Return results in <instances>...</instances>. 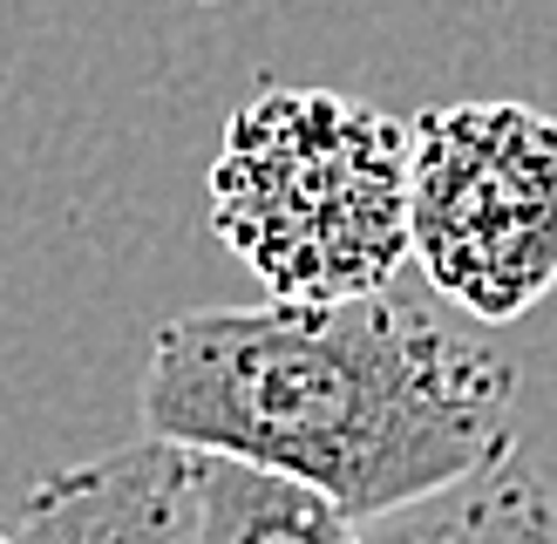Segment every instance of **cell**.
<instances>
[{
    "mask_svg": "<svg viewBox=\"0 0 557 544\" xmlns=\"http://www.w3.org/2000/svg\"><path fill=\"white\" fill-rule=\"evenodd\" d=\"M144 435L252 462L368 524L510 449L517 368L401 293L198 307L157 326Z\"/></svg>",
    "mask_w": 557,
    "mask_h": 544,
    "instance_id": "obj_1",
    "label": "cell"
},
{
    "mask_svg": "<svg viewBox=\"0 0 557 544\" xmlns=\"http://www.w3.org/2000/svg\"><path fill=\"white\" fill-rule=\"evenodd\" d=\"M211 232L265 299L387 293L408 245V123L347 89H259L211 157Z\"/></svg>",
    "mask_w": 557,
    "mask_h": 544,
    "instance_id": "obj_2",
    "label": "cell"
},
{
    "mask_svg": "<svg viewBox=\"0 0 557 544\" xmlns=\"http://www.w3.org/2000/svg\"><path fill=\"white\" fill-rule=\"evenodd\" d=\"M408 245L429 286L483 326L557 293V116L435 102L408 123Z\"/></svg>",
    "mask_w": 557,
    "mask_h": 544,
    "instance_id": "obj_3",
    "label": "cell"
},
{
    "mask_svg": "<svg viewBox=\"0 0 557 544\" xmlns=\"http://www.w3.org/2000/svg\"><path fill=\"white\" fill-rule=\"evenodd\" d=\"M21 544H198V449L123 443L48 470L21 504Z\"/></svg>",
    "mask_w": 557,
    "mask_h": 544,
    "instance_id": "obj_4",
    "label": "cell"
},
{
    "mask_svg": "<svg viewBox=\"0 0 557 544\" xmlns=\"http://www.w3.org/2000/svg\"><path fill=\"white\" fill-rule=\"evenodd\" d=\"M360 544H557V490L510 443L469 477L368 517Z\"/></svg>",
    "mask_w": 557,
    "mask_h": 544,
    "instance_id": "obj_5",
    "label": "cell"
},
{
    "mask_svg": "<svg viewBox=\"0 0 557 544\" xmlns=\"http://www.w3.org/2000/svg\"><path fill=\"white\" fill-rule=\"evenodd\" d=\"M198 544H360V524L293 477L198 456Z\"/></svg>",
    "mask_w": 557,
    "mask_h": 544,
    "instance_id": "obj_6",
    "label": "cell"
},
{
    "mask_svg": "<svg viewBox=\"0 0 557 544\" xmlns=\"http://www.w3.org/2000/svg\"><path fill=\"white\" fill-rule=\"evenodd\" d=\"M0 544H21V537H8V531H0Z\"/></svg>",
    "mask_w": 557,
    "mask_h": 544,
    "instance_id": "obj_7",
    "label": "cell"
}]
</instances>
